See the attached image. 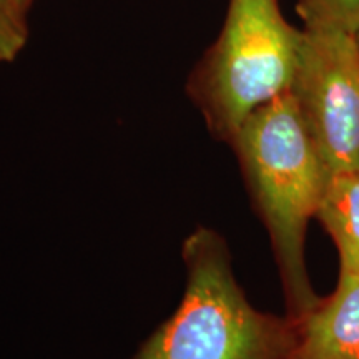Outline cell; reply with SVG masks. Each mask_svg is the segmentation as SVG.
<instances>
[{
  "mask_svg": "<svg viewBox=\"0 0 359 359\" xmlns=\"http://www.w3.org/2000/svg\"><path fill=\"white\" fill-rule=\"evenodd\" d=\"M15 4L22 8V11L27 13V15H29L30 8H32V6L35 4V0H15Z\"/></svg>",
  "mask_w": 359,
  "mask_h": 359,
  "instance_id": "9c48e42d",
  "label": "cell"
},
{
  "mask_svg": "<svg viewBox=\"0 0 359 359\" xmlns=\"http://www.w3.org/2000/svg\"><path fill=\"white\" fill-rule=\"evenodd\" d=\"M29 42L27 13L15 0H0V64H11Z\"/></svg>",
  "mask_w": 359,
  "mask_h": 359,
  "instance_id": "ba28073f",
  "label": "cell"
},
{
  "mask_svg": "<svg viewBox=\"0 0 359 359\" xmlns=\"http://www.w3.org/2000/svg\"><path fill=\"white\" fill-rule=\"evenodd\" d=\"M303 29H333L351 35L359 32V0H298Z\"/></svg>",
  "mask_w": 359,
  "mask_h": 359,
  "instance_id": "52a82bcc",
  "label": "cell"
},
{
  "mask_svg": "<svg viewBox=\"0 0 359 359\" xmlns=\"http://www.w3.org/2000/svg\"><path fill=\"white\" fill-rule=\"evenodd\" d=\"M182 302L132 359H291L296 326L258 311L233 275L223 236L198 226L182 245Z\"/></svg>",
  "mask_w": 359,
  "mask_h": 359,
  "instance_id": "7a4b0ae2",
  "label": "cell"
},
{
  "mask_svg": "<svg viewBox=\"0 0 359 359\" xmlns=\"http://www.w3.org/2000/svg\"><path fill=\"white\" fill-rule=\"evenodd\" d=\"M302 39L278 0H230L222 32L185 85L215 138L230 143L255 110L290 92Z\"/></svg>",
  "mask_w": 359,
  "mask_h": 359,
  "instance_id": "3957f363",
  "label": "cell"
},
{
  "mask_svg": "<svg viewBox=\"0 0 359 359\" xmlns=\"http://www.w3.org/2000/svg\"><path fill=\"white\" fill-rule=\"evenodd\" d=\"M293 323L291 359H359V273L341 271L334 294Z\"/></svg>",
  "mask_w": 359,
  "mask_h": 359,
  "instance_id": "5b68a950",
  "label": "cell"
},
{
  "mask_svg": "<svg viewBox=\"0 0 359 359\" xmlns=\"http://www.w3.org/2000/svg\"><path fill=\"white\" fill-rule=\"evenodd\" d=\"M230 145L271 240L290 320L298 321L320 304L308 276L304 241L331 173L291 92L255 110Z\"/></svg>",
  "mask_w": 359,
  "mask_h": 359,
  "instance_id": "6da1fadb",
  "label": "cell"
},
{
  "mask_svg": "<svg viewBox=\"0 0 359 359\" xmlns=\"http://www.w3.org/2000/svg\"><path fill=\"white\" fill-rule=\"evenodd\" d=\"M356 39H358V43H359V32H358V35H356Z\"/></svg>",
  "mask_w": 359,
  "mask_h": 359,
  "instance_id": "30bf717a",
  "label": "cell"
},
{
  "mask_svg": "<svg viewBox=\"0 0 359 359\" xmlns=\"http://www.w3.org/2000/svg\"><path fill=\"white\" fill-rule=\"evenodd\" d=\"M290 92L330 173L359 170L356 35L333 29H303Z\"/></svg>",
  "mask_w": 359,
  "mask_h": 359,
  "instance_id": "277c9868",
  "label": "cell"
},
{
  "mask_svg": "<svg viewBox=\"0 0 359 359\" xmlns=\"http://www.w3.org/2000/svg\"><path fill=\"white\" fill-rule=\"evenodd\" d=\"M316 217L338 246L341 271L359 273V170L331 173Z\"/></svg>",
  "mask_w": 359,
  "mask_h": 359,
  "instance_id": "8992f818",
  "label": "cell"
}]
</instances>
